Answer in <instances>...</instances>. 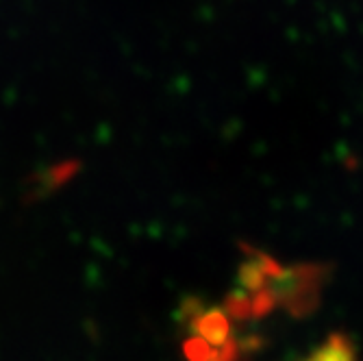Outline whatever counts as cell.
Returning a JSON list of instances; mask_svg holds the SVG:
<instances>
[{
  "label": "cell",
  "mask_w": 363,
  "mask_h": 361,
  "mask_svg": "<svg viewBox=\"0 0 363 361\" xmlns=\"http://www.w3.org/2000/svg\"><path fill=\"white\" fill-rule=\"evenodd\" d=\"M309 361H352V355H350V348L346 342L331 340L328 344H324Z\"/></svg>",
  "instance_id": "1"
}]
</instances>
